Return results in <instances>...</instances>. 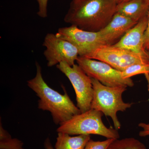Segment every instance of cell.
<instances>
[{
  "label": "cell",
  "mask_w": 149,
  "mask_h": 149,
  "mask_svg": "<svg viewBox=\"0 0 149 149\" xmlns=\"http://www.w3.org/2000/svg\"><path fill=\"white\" fill-rule=\"evenodd\" d=\"M139 127H141L143 130L140 131L139 136L141 137H146L149 136V123H141L139 124Z\"/></svg>",
  "instance_id": "d6986e66"
},
{
  "label": "cell",
  "mask_w": 149,
  "mask_h": 149,
  "mask_svg": "<svg viewBox=\"0 0 149 149\" xmlns=\"http://www.w3.org/2000/svg\"><path fill=\"white\" fill-rule=\"evenodd\" d=\"M113 139H107L105 141H94L91 140L86 145L85 149H107Z\"/></svg>",
  "instance_id": "e0dca14e"
},
{
  "label": "cell",
  "mask_w": 149,
  "mask_h": 149,
  "mask_svg": "<svg viewBox=\"0 0 149 149\" xmlns=\"http://www.w3.org/2000/svg\"><path fill=\"white\" fill-rule=\"evenodd\" d=\"M38 4L37 14L42 18L47 17V5L49 0H36Z\"/></svg>",
  "instance_id": "ac0fdd59"
},
{
  "label": "cell",
  "mask_w": 149,
  "mask_h": 149,
  "mask_svg": "<svg viewBox=\"0 0 149 149\" xmlns=\"http://www.w3.org/2000/svg\"><path fill=\"white\" fill-rule=\"evenodd\" d=\"M83 1V0H72V1L76 2L80 1Z\"/></svg>",
  "instance_id": "cb8c5ba5"
},
{
  "label": "cell",
  "mask_w": 149,
  "mask_h": 149,
  "mask_svg": "<svg viewBox=\"0 0 149 149\" xmlns=\"http://www.w3.org/2000/svg\"><path fill=\"white\" fill-rule=\"evenodd\" d=\"M91 139L90 135L70 136L67 133L59 132L54 148L56 149H85Z\"/></svg>",
  "instance_id": "4fadbf2b"
},
{
  "label": "cell",
  "mask_w": 149,
  "mask_h": 149,
  "mask_svg": "<svg viewBox=\"0 0 149 149\" xmlns=\"http://www.w3.org/2000/svg\"><path fill=\"white\" fill-rule=\"evenodd\" d=\"M103 114L101 111L91 109L74 116L61 124L57 131L70 135L93 134L103 136L107 139H119L118 130L107 128L104 124L102 120Z\"/></svg>",
  "instance_id": "277c9868"
},
{
  "label": "cell",
  "mask_w": 149,
  "mask_h": 149,
  "mask_svg": "<svg viewBox=\"0 0 149 149\" xmlns=\"http://www.w3.org/2000/svg\"><path fill=\"white\" fill-rule=\"evenodd\" d=\"M117 5L116 0L71 1L64 21L83 30L100 32L116 13Z\"/></svg>",
  "instance_id": "6da1fadb"
},
{
  "label": "cell",
  "mask_w": 149,
  "mask_h": 149,
  "mask_svg": "<svg viewBox=\"0 0 149 149\" xmlns=\"http://www.w3.org/2000/svg\"><path fill=\"white\" fill-rule=\"evenodd\" d=\"M124 78H130L137 74H149V64L136 63L128 66L121 72Z\"/></svg>",
  "instance_id": "2e32d148"
},
{
  "label": "cell",
  "mask_w": 149,
  "mask_h": 149,
  "mask_svg": "<svg viewBox=\"0 0 149 149\" xmlns=\"http://www.w3.org/2000/svg\"><path fill=\"white\" fill-rule=\"evenodd\" d=\"M43 46L46 48L44 54L49 67L61 62L66 63L72 66L79 56V50L76 46L53 33L47 34Z\"/></svg>",
  "instance_id": "ba28073f"
},
{
  "label": "cell",
  "mask_w": 149,
  "mask_h": 149,
  "mask_svg": "<svg viewBox=\"0 0 149 149\" xmlns=\"http://www.w3.org/2000/svg\"><path fill=\"white\" fill-rule=\"evenodd\" d=\"M148 23L145 33V46L146 50L149 49V10L148 13Z\"/></svg>",
  "instance_id": "ffe728a7"
},
{
  "label": "cell",
  "mask_w": 149,
  "mask_h": 149,
  "mask_svg": "<svg viewBox=\"0 0 149 149\" xmlns=\"http://www.w3.org/2000/svg\"><path fill=\"white\" fill-rule=\"evenodd\" d=\"M146 52L147 55H148V58L149 60V49H148L147 50Z\"/></svg>",
  "instance_id": "603a6c76"
},
{
  "label": "cell",
  "mask_w": 149,
  "mask_h": 149,
  "mask_svg": "<svg viewBox=\"0 0 149 149\" xmlns=\"http://www.w3.org/2000/svg\"><path fill=\"white\" fill-rule=\"evenodd\" d=\"M129 1V0H116V2H117L118 4L121 3L125 2L127 1ZM147 2L149 3V0H145Z\"/></svg>",
  "instance_id": "7402d4cb"
},
{
  "label": "cell",
  "mask_w": 149,
  "mask_h": 149,
  "mask_svg": "<svg viewBox=\"0 0 149 149\" xmlns=\"http://www.w3.org/2000/svg\"><path fill=\"white\" fill-rule=\"evenodd\" d=\"M56 35L76 46L80 56L86 57L98 48L108 46L100 32L86 31L73 25L59 28Z\"/></svg>",
  "instance_id": "9c48e42d"
},
{
  "label": "cell",
  "mask_w": 149,
  "mask_h": 149,
  "mask_svg": "<svg viewBox=\"0 0 149 149\" xmlns=\"http://www.w3.org/2000/svg\"><path fill=\"white\" fill-rule=\"evenodd\" d=\"M23 145V143L18 139H13L9 133L3 128L1 123L0 149H24Z\"/></svg>",
  "instance_id": "9a60e30c"
},
{
  "label": "cell",
  "mask_w": 149,
  "mask_h": 149,
  "mask_svg": "<svg viewBox=\"0 0 149 149\" xmlns=\"http://www.w3.org/2000/svg\"><path fill=\"white\" fill-rule=\"evenodd\" d=\"M93 89L91 109L101 111L109 116L113 122L115 129L118 130L121 124L117 116L118 111H124L133 105L132 103L123 101L122 95L127 90V87H108L91 78Z\"/></svg>",
  "instance_id": "3957f363"
},
{
  "label": "cell",
  "mask_w": 149,
  "mask_h": 149,
  "mask_svg": "<svg viewBox=\"0 0 149 149\" xmlns=\"http://www.w3.org/2000/svg\"><path fill=\"white\" fill-rule=\"evenodd\" d=\"M44 146L45 149H56L53 147L49 138L46 139L44 143Z\"/></svg>",
  "instance_id": "44dd1931"
},
{
  "label": "cell",
  "mask_w": 149,
  "mask_h": 149,
  "mask_svg": "<svg viewBox=\"0 0 149 149\" xmlns=\"http://www.w3.org/2000/svg\"><path fill=\"white\" fill-rule=\"evenodd\" d=\"M56 67L72 84L76 94L77 106L81 113L91 109L93 94L91 77L77 64L71 66L66 63L61 62Z\"/></svg>",
  "instance_id": "8992f818"
},
{
  "label": "cell",
  "mask_w": 149,
  "mask_h": 149,
  "mask_svg": "<svg viewBox=\"0 0 149 149\" xmlns=\"http://www.w3.org/2000/svg\"><path fill=\"white\" fill-rule=\"evenodd\" d=\"M85 57L103 62L121 72L131 65L149 64L148 57L112 45L99 48Z\"/></svg>",
  "instance_id": "52a82bcc"
},
{
  "label": "cell",
  "mask_w": 149,
  "mask_h": 149,
  "mask_svg": "<svg viewBox=\"0 0 149 149\" xmlns=\"http://www.w3.org/2000/svg\"><path fill=\"white\" fill-rule=\"evenodd\" d=\"M107 149H146L141 141L133 138L114 139Z\"/></svg>",
  "instance_id": "5bb4252c"
},
{
  "label": "cell",
  "mask_w": 149,
  "mask_h": 149,
  "mask_svg": "<svg viewBox=\"0 0 149 149\" xmlns=\"http://www.w3.org/2000/svg\"><path fill=\"white\" fill-rule=\"evenodd\" d=\"M148 23L147 15L128 30L117 43L112 45L148 58L144 46L145 33Z\"/></svg>",
  "instance_id": "30bf717a"
},
{
  "label": "cell",
  "mask_w": 149,
  "mask_h": 149,
  "mask_svg": "<svg viewBox=\"0 0 149 149\" xmlns=\"http://www.w3.org/2000/svg\"><path fill=\"white\" fill-rule=\"evenodd\" d=\"M76 62L88 76L105 86L127 88L134 86L131 78H123L121 71L103 62L79 56Z\"/></svg>",
  "instance_id": "5b68a950"
},
{
  "label": "cell",
  "mask_w": 149,
  "mask_h": 149,
  "mask_svg": "<svg viewBox=\"0 0 149 149\" xmlns=\"http://www.w3.org/2000/svg\"><path fill=\"white\" fill-rule=\"evenodd\" d=\"M37 73L34 78L27 81V85L37 94L38 108L49 111L56 124H62L74 115L81 113L67 93L61 95L51 88L45 82L42 77V68L38 62L36 63Z\"/></svg>",
  "instance_id": "7a4b0ae2"
},
{
  "label": "cell",
  "mask_w": 149,
  "mask_h": 149,
  "mask_svg": "<svg viewBox=\"0 0 149 149\" xmlns=\"http://www.w3.org/2000/svg\"><path fill=\"white\" fill-rule=\"evenodd\" d=\"M138 22L116 13L108 24L100 32L107 45H111Z\"/></svg>",
  "instance_id": "8fae6325"
},
{
  "label": "cell",
  "mask_w": 149,
  "mask_h": 149,
  "mask_svg": "<svg viewBox=\"0 0 149 149\" xmlns=\"http://www.w3.org/2000/svg\"><path fill=\"white\" fill-rule=\"evenodd\" d=\"M149 3L145 0H129L117 5L116 12L138 22L148 15Z\"/></svg>",
  "instance_id": "7c38bea8"
}]
</instances>
